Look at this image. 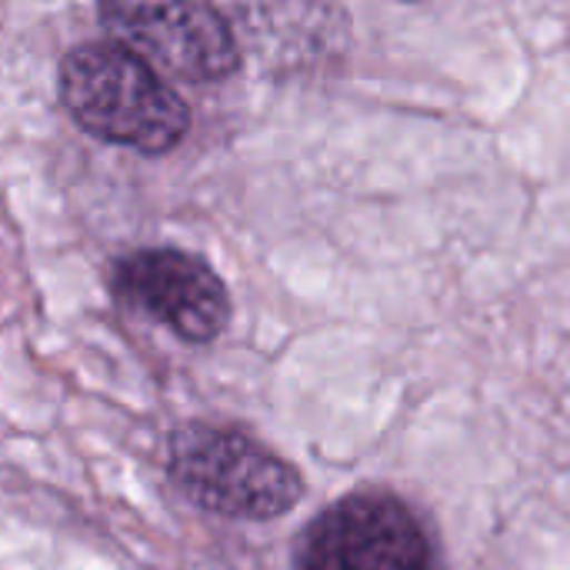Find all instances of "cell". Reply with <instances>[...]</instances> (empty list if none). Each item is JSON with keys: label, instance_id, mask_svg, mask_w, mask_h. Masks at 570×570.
Segmentation results:
<instances>
[{"label": "cell", "instance_id": "1", "mask_svg": "<svg viewBox=\"0 0 570 570\" xmlns=\"http://www.w3.org/2000/svg\"><path fill=\"white\" fill-rule=\"evenodd\" d=\"M57 94L80 130L140 154H167L190 130L184 97L120 43H83L63 53Z\"/></svg>", "mask_w": 570, "mask_h": 570}, {"label": "cell", "instance_id": "2", "mask_svg": "<svg viewBox=\"0 0 570 570\" xmlns=\"http://www.w3.org/2000/svg\"><path fill=\"white\" fill-rule=\"evenodd\" d=\"M170 484L200 511L230 521H274L304 498L294 464L237 428L190 421L167 444Z\"/></svg>", "mask_w": 570, "mask_h": 570}, {"label": "cell", "instance_id": "3", "mask_svg": "<svg viewBox=\"0 0 570 570\" xmlns=\"http://www.w3.org/2000/svg\"><path fill=\"white\" fill-rule=\"evenodd\" d=\"M294 570H444V554L407 501L391 491H357L307 524Z\"/></svg>", "mask_w": 570, "mask_h": 570}, {"label": "cell", "instance_id": "4", "mask_svg": "<svg viewBox=\"0 0 570 570\" xmlns=\"http://www.w3.org/2000/svg\"><path fill=\"white\" fill-rule=\"evenodd\" d=\"M97 13L120 47L167 77L217 83L240 67L230 23L210 0H100Z\"/></svg>", "mask_w": 570, "mask_h": 570}, {"label": "cell", "instance_id": "5", "mask_svg": "<svg viewBox=\"0 0 570 570\" xmlns=\"http://www.w3.org/2000/svg\"><path fill=\"white\" fill-rule=\"evenodd\" d=\"M114 297L170 327L187 344H210L227 331L230 294L217 271L177 247H144L120 257L110 271Z\"/></svg>", "mask_w": 570, "mask_h": 570}]
</instances>
